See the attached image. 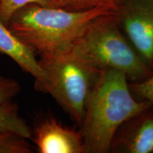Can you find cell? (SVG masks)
I'll use <instances>...</instances> for the list:
<instances>
[{
  "instance_id": "obj_1",
  "label": "cell",
  "mask_w": 153,
  "mask_h": 153,
  "mask_svg": "<svg viewBox=\"0 0 153 153\" xmlns=\"http://www.w3.org/2000/svg\"><path fill=\"white\" fill-rule=\"evenodd\" d=\"M150 107L147 101L133 97L123 73L114 69L103 70L88 99L80 126L85 153L109 152L122 124Z\"/></svg>"
},
{
  "instance_id": "obj_2",
  "label": "cell",
  "mask_w": 153,
  "mask_h": 153,
  "mask_svg": "<svg viewBox=\"0 0 153 153\" xmlns=\"http://www.w3.org/2000/svg\"><path fill=\"white\" fill-rule=\"evenodd\" d=\"M115 9L107 6L83 11L30 4L13 14L7 24L11 33L35 53L68 51L95 19Z\"/></svg>"
},
{
  "instance_id": "obj_3",
  "label": "cell",
  "mask_w": 153,
  "mask_h": 153,
  "mask_svg": "<svg viewBox=\"0 0 153 153\" xmlns=\"http://www.w3.org/2000/svg\"><path fill=\"white\" fill-rule=\"evenodd\" d=\"M70 50L94 68L118 70L133 83L144 81L153 74L126 38L115 11L93 20Z\"/></svg>"
},
{
  "instance_id": "obj_4",
  "label": "cell",
  "mask_w": 153,
  "mask_h": 153,
  "mask_svg": "<svg viewBox=\"0 0 153 153\" xmlns=\"http://www.w3.org/2000/svg\"><path fill=\"white\" fill-rule=\"evenodd\" d=\"M38 61L47 76L41 91L52 96L80 126L88 99L103 70L82 60L70 50L41 54Z\"/></svg>"
},
{
  "instance_id": "obj_5",
  "label": "cell",
  "mask_w": 153,
  "mask_h": 153,
  "mask_svg": "<svg viewBox=\"0 0 153 153\" xmlns=\"http://www.w3.org/2000/svg\"><path fill=\"white\" fill-rule=\"evenodd\" d=\"M115 14L126 38L153 71V0H124Z\"/></svg>"
},
{
  "instance_id": "obj_6",
  "label": "cell",
  "mask_w": 153,
  "mask_h": 153,
  "mask_svg": "<svg viewBox=\"0 0 153 153\" xmlns=\"http://www.w3.org/2000/svg\"><path fill=\"white\" fill-rule=\"evenodd\" d=\"M110 152L153 153V110L152 107L127 120L113 139Z\"/></svg>"
},
{
  "instance_id": "obj_7",
  "label": "cell",
  "mask_w": 153,
  "mask_h": 153,
  "mask_svg": "<svg viewBox=\"0 0 153 153\" xmlns=\"http://www.w3.org/2000/svg\"><path fill=\"white\" fill-rule=\"evenodd\" d=\"M31 139L41 153H85L80 132L65 127L53 117L36 126Z\"/></svg>"
},
{
  "instance_id": "obj_8",
  "label": "cell",
  "mask_w": 153,
  "mask_h": 153,
  "mask_svg": "<svg viewBox=\"0 0 153 153\" xmlns=\"http://www.w3.org/2000/svg\"><path fill=\"white\" fill-rule=\"evenodd\" d=\"M0 52L12 59L25 72L36 79V87L42 90L47 82L45 72L36 53L19 40L0 19Z\"/></svg>"
},
{
  "instance_id": "obj_9",
  "label": "cell",
  "mask_w": 153,
  "mask_h": 153,
  "mask_svg": "<svg viewBox=\"0 0 153 153\" xmlns=\"http://www.w3.org/2000/svg\"><path fill=\"white\" fill-rule=\"evenodd\" d=\"M12 132L31 139L33 131L19 114V106L12 101L0 104V133Z\"/></svg>"
},
{
  "instance_id": "obj_10",
  "label": "cell",
  "mask_w": 153,
  "mask_h": 153,
  "mask_svg": "<svg viewBox=\"0 0 153 153\" xmlns=\"http://www.w3.org/2000/svg\"><path fill=\"white\" fill-rule=\"evenodd\" d=\"M30 4L63 8L57 0H0V19L7 26L11 17L16 11Z\"/></svg>"
},
{
  "instance_id": "obj_11",
  "label": "cell",
  "mask_w": 153,
  "mask_h": 153,
  "mask_svg": "<svg viewBox=\"0 0 153 153\" xmlns=\"http://www.w3.org/2000/svg\"><path fill=\"white\" fill-rule=\"evenodd\" d=\"M26 138L12 132L0 133V153H30Z\"/></svg>"
},
{
  "instance_id": "obj_12",
  "label": "cell",
  "mask_w": 153,
  "mask_h": 153,
  "mask_svg": "<svg viewBox=\"0 0 153 153\" xmlns=\"http://www.w3.org/2000/svg\"><path fill=\"white\" fill-rule=\"evenodd\" d=\"M63 8L72 11L88 10L102 6H107L116 10L124 0H57Z\"/></svg>"
},
{
  "instance_id": "obj_13",
  "label": "cell",
  "mask_w": 153,
  "mask_h": 153,
  "mask_svg": "<svg viewBox=\"0 0 153 153\" xmlns=\"http://www.w3.org/2000/svg\"><path fill=\"white\" fill-rule=\"evenodd\" d=\"M129 86L131 92L149 102L153 110V74L144 81L133 82Z\"/></svg>"
},
{
  "instance_id": "obj_14",
  "label": "cell",
  "mask_w": 153,
  "mask_h": 153,
  "mask_svg": "<svg viewBox=\"0 0 153 153\" xmlns=\"http://www.w3.org/2000/svg\"><path fill=\"white\" fill-rule=\"evenodd\" d=\"M21 87L16 80L0 76V104L12 101Z\"/></svg>"
}]
</instances>
